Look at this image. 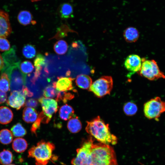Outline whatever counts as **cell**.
I'll list each match as a JSON object with an SVG mask.
<instances>
[{
  "label": "cell",
  "instance_id": "22",
  "mask_svg": "<svg viewBox=\"0 0 165 165\" xmlns=\"http://www.w3.org/2000/svg\"><path fill=\"white\" fill-rule=\"evenodd\" d=\"M13 140L12 132L7 129H3L0 131V142L7 145L11 143Z\"/></svg>",
  "mask_w": 165,
  "mask_h": 165
},
{
  "label": "cell",
  "instance_id": "39",
  "mask_svg": "<svg viewBox=\"0 0 165 165\" xmlns=\"http://www.w3.org/2000/svg\"><path fill=\"white\" fill-rule=\"evenodd\" d=\"M32 2H37L38 1H40L41 0H30Z\"/></svg>",
  "mask_w": 165,
  "mask_h": 165
},
{
  "label": "cell",
  "instance_id": "26",
  "mask_svg": "<svg viewBox=\"0 0 165 165\" xmlns=\"http://www.w3.org/2000/svg\"><path fill=\"white\" fill-rule=\"evenodd\" d=\"M11 130L13 135L16 137L24 136L27 133L25 129L20 123L13 126L11 128Z\"/></svg>",
  "mask_w": 165,
  "mask_h": 165
},
{
  "label": "cell",
  "instance_id": "1",
  "mask_svg": "<svg viewBox=\"0 0 165 165\" xmlns=\"http://www.w3.org/2000/svg\"><path fill=\"white\" fill-rule=\"evenodd\" d=\"M87 123L86 131L100 143L108 145L117 143V137L111 133L108 125L99 116L87 122Z\"/></svg>",
  "mask_w": 165,
  "mask_h": 165
},
{
  "label": "cell",
  "instance_id": "15",
  "mask_svg": "<svg viewBox=\"0 0 165 165\" xmlns=\"http://www.w3.org/2000/svg\"><path fill=\"white\" fill-rule=\"evenodd\" d=\"M92 82L91 77L84 74L78 75L75 80L77 85L79 87L84 89H89L92 83Z\"/></svg>",
  "mask_w": 165,
  "mask_h": 165
},
{
  "label": "cell",
  "instance_id": "29",
  "mask_svg": "<svg viewBox=\"0 0 165 165\" xmlns=\"http://www.w3.org/2000/svg\"><path fill=\"white\" fill-rule=\"evenodd\" d=\"M123 109L126 114L127 116H131L136 113L138 108L135 104L131 102H129L124 105Z\"/></svg>",
  "mask_w": 165,
  "mask_h": 165
},
{
  "label": "cell",
  "instance_id": "9",
  "mask_svg": "<svg viewBox=\"0 0 165 165\" xmlns=\"http://www.w3.org/2000/svg\"><path fill=\"white\" fill-rule=\"evenodd\" d=\"M26 97L21 91H13L11 92L7 103L12 108L19 109L24 105Z\"/></svg>",
  "mask_w": 165,
  "mask_h": 165
},
{
  "label": "cell",
  "instance_id": "5",
  "mask_svg": "<svg viewBox=\"0 0 165 165\" xmlns=\"http://www.w3.org/2000/svg\"><path fill=\"white\" fill-rule=\"evenodd\" d=\"M94 140L90 137L82 144L76 150V156L71 161L72 165H90L91 155Z\"/></svg>",
  "mask_w": 165,
  "mask_h": 165
},
{
  "label": "cell",
  "instance_id": "8",
  "mask_svg": "<svg viewBox=\"0 0 165 165\" xmlns=\"http://www.w3.org/2000/svg\"><path fill=\"white\" fill-rule=\"evenodd\" d=\"M41 104L43 114L51 119L53 115L57 110V101L53 99L41 97L38 99Z\"/></svg>",
  "mask_w": 165,
  "mask_h": 165
},
{
  "label": "cell",
  "instance_id": "19",
  "mask_svg": "<svg viewBox=\"0 0 165 165\" xmlns=\"http://www.w3.org/2000/svg\"><path fill=\"white\" fill-rule=\"evenodd\" d=\"M28 146L26 141L22 138L15 139L12 143L13 148L15 151L18 153L24 152L27 148Z\"/></svg>",
  "mask_w": 165,
  "mask_h": 165
},
{
  "label": "cell",
  "instance_id": "36",
  "mask_svg": "<svg viewBox=\"0 0 165 165\" xmlns=\"http://www.w3.org/2000/svg\"><path fill=\"white\" fill-rule=\"evenodd\" d=\"M7 95L4 92L0 90V104L4 103L7 101Z\"/></svg>",
  "mask_w": 165,
  "mask_h": 165
},
{
  "label": "cell",
  "instance_id": "34",
  "mask_svg": "<svg viewBox=\"0 0 165 165\" xmlns=\"http://www.w3.org/2000/svg\"><path fill=\"white\" fill-rule=\"evenodd\" d=\"M41 123H42V119L38 116L37 120L35 121L31 128V131L32 134L36 135V131L40 127Z\"/></svg>",
  "mask_w": 165,
  "mask_h": 165
},
{
  "label": "cell",
  "instance_id": "35",
  "mask_svg": "<svg viewBox=\"0 0 165 165\" xmlns=\"http://www.w3.org/2000/svg\"><path fill=\"white\" fill-rule=\"evenodd\" d=\"M38 102L35 99H30L28 100L25 103V105L29 107L35 108L38 105Z\"/></svg>",
  "mask_w": 165,
  "mask_h": 165
},
{
  "label": "cell",
  "instance_id": "37",
  "mask_svg": "<svg viewBox=\"0 0 165 165\" xmlns=\"http://www.w3.org/2000/svg\"><path fill=\"white\" fill-rule=\"evenodd\" d=\"M21 91L23 94L25 96L28 97H32L33 95V93L26 86H25Z\"/></svg>",
  "mask_w": 165,
  "mask_h": 165
},
{
  "label": "cell",
  "instance_id": "40",
  "mask_svg": "<svg viewBox=\"0 0 165 165\" xmlns=\"http://www.w3.org/2000/svg\"><path fill=\"white\" fill-rule=\"evenodd\" d=\"M15 165L13 164H9V165Z\"/></svg>",
  "mask_w": 165,
  "mask_h": 165
},
{
  "label": "cell",
  "instance_id": "2",
  "mask_svg": "<svg viewBox=\"0 0 165 165\" xmlns=\"http://www.w3.org/2000/svg\"><path fill=\"white\" fill-rule=\"evenodd\" d=\"M91 158L90 165H118L115 151L110 145L94 143Z\"/></svg>",
  "mask_w": 165,
  "mask_h": 165
},
{
  "label": "cell",
  "instance_id": "11",
  "mask_svg": "<svg viewBox=\"0 0 165 165\" xmlns=\"http://www.w3.org/2000/svg\"><path fill=\"white\" fill-rule=\"evenodd\" d=\"M11 32V28L8 14L0 10V37L6 38Z\"/></svg>",
  "mask_w": 165,
  "mask_h": 165
},
{
  "label": "cell",
  "instance_id": "25",
  "mask_svg": "<svg viewBox=\"0 0 165 165\" xmlns=\"http://www.w3.org/2000/svg\"><path fill=\"white\" fill-rule=\"evenodd\" d=\"M68 46L67 42L63 40L57 41L54 45V50L55 52L59 55H63L67 52Z\"/></svg>",
  "mask_w": 165,
  "mask_h": 165
},
{
  "label": "cell",
  "instance_id": "23",
  "mask_svg": "<svg viewBox=\"0 0 165 165\" xmlns=\"http://www.w3.org/2000/svg\"><path fill=\"white\" fill-rule=\"evenodd\" d=\"M13 160V154L10 151L4 149L0 152V163L2 165L10 164Z\"/></svg>",
  "mask_w": 165,
  "mask_h": 165
},
{
  "label": "cell",
  "instance_id": "7",
  "mask_svg": "<svg viewBox=\"0 0 165 165\" xmlns=\"http://www.w3.org/2000/svg\"><path fill=\"white\" fill-rule=\"evenodd\" d=\"M113 84V79L111 76H104L93 82L89 89L96 96L101 97L110 94Z\"/></svg>",
  "mask_w": 165,
  "mask_h": 165
},
{
  "label": "cell",
  "instance_id": "21",
  "mask_svg": "<svg viewBox=\"0 0 165 165\" xmlns=\"http://www.w3.org/2000/svg\"><path fill=\"white\" fill-rule=\"evenodd\" d=\"M32 18L31 13L27 10H23L20 12L17 16L19 22L24 25H27L31 23Z\"/></svg>",
  "mask_w": 165,
  "mask_h": 165
},
{
  "label": "cell",
  "instance_id": "6",
  "mask_svg": "<svg viewBox=\"0 0 165 165\" xmlns=\"http://www.w3.org/2000/svg\"><path fill=\"white\" fill-rule=\"evenodd\" d=\"M165 112V102L162 101L159 97L150 99L144 105V115L149 119H157Z\"/></svg>",
  "mask_w": 165,
  "mask_h": 165
},
{
  "label": "cell",
  "instance_id": "4",
  "mask_svg": "<svg viewBox=\"0 0 165 165\" xmlns=\"http://www.w3.org/2000/svg\"><path fill=\"white\" fill-rule=\"evenodd\" d=\"M141 68L138 72L141 76L150 80H155L160 78H165L164 73L161 72L154 60L141 59Z\"/></svg>",
  "mask_w": 165,
  "mask_h": 165
},
{
  "label": "cell",
  "instance_id": "20",
  "mask_svg": "<svg viewBox=\"0 0 165 165\" xmlns=\"http://www.w3.org/2000/svg\"><path fill=\"white\" fill-rule=\"evenodd\" d=\"M82 127L81 123L77 117L72 118L68 123V128L73 133L78 132L81 130Z\"/></svg>",
  "mask_w": 165,
  "mask_h": 165
},
{
  "label": "cell",
  "instance_id": "31",
  "mask_svg": "<svg viewBox=\"0 0 165 165\" xmlns=\"http://www.w3.org/2000/svg\"><path fill=\"white\" fill-rule=\"evenodd\" d=\"M74 97V95L70 93L58 91L56 99L57 101L61 100L64 103H66L68 101L72 99Z\"/></svg>",
  "mask_w": 165,
  "mask_h": 165
},
{
  "label": "cell",
  "instance_id": "30",
  "mask_svg": "<svg viewBox=\"0 0 165 165\" xmlns=\"http://www.w3.org/2000/svg\"><path fill=\"white\" fill-rule=\"evenodd\" d=\"M34 64L35 70L41 72L42 67L46 65L44 56L41 54H38L34 60Z\"/></svg>",
  "mask_w": 165,
  "mask_h": 165
},
{
  "label": "cell",
  "instance_id": "28",
  "mask_svg": "<svg viewBox=\"0 0 165 165\" xmlns=\"http://www.w3.org/2000/svg\"><path fill=\"white\" fill-rule=\"evenodd\" d=\"M20 69L25 76L28 75L32 72L34 67L31 63L29 61H25L21 63L20 66Z\"/></svg>",
  "mask_w": 165,
  "mask_h": 165
},
{
  "label": "cell",
  "instance_id": "27",
  "mask_svg": "<svg viewBox=\"0 0 165 165\" xmlns=\"http://www.w3.org/2000/svg\"><path fill=\"white\" fill-rule=\"evenodd\" d=\"M22 53L25 57L31 59L35 57L36 51L33 46L30 44H27L24 47Z\"/></svg>",
  "mask_w": 165,
  "mask_h": 165
},
{
  "label": "cell",
  "instance_id": "14",
  "mask_svg": "<svg viewBox=\"0 0 165 165\" xmlns=\"http://www.w3.org/2000/svg\"><path fill=\"white\" fill-rule=\"evenodd\" d=\"M13 114L8 107L2 106L0 107V123L6 124L10 123L13 119Z\"/></svg>",
  "mask_w": 165,
  "mask_h": 165
},
{
  "label": "cell",
  "instance_id": "3",
  "mask_svg": "<svg viewBox=\"0 0 165 165\" xmlns=\"http://www.w3.org/2000/svg\"><path fill=\"white\" fill-rule=\"evenodd\" d=\"M55 148L53 143L42 140L29 149L28 157L35 159L36 165H47L53 158H57L53 154Z\"/></svg>",
  "mask_w": 165,
  "mask_h": 165
},
{
  "label": "cell",
  "instance_id": "12",
  "mask_svg": "<svg viewBox=\"0 0 165 165\" xmlns=\"http://www.w3.org/2000/svg\"><path fill=\"white\" fill-rule=\"evenodd\" d=\"M72 79L70 77L58 78L56 82H54L53 85L57 90L65 92L74 90L73 86Z\"/></svg>",
  "mask_w": 165,
  "mask_h": 165
},
{
  "label": "cell",
  "instance_id": "16",
  "mask_svg": "<svg viewBox=\"0 0 165 165\" xmlns=\"http://www.w3.org/2000/svg\"><path fill=\"white\" fill-rule=\"evenodd\" d=\"M123 36L127 42H135L139 38V33L135 28L129 27L124 31Z\"/></svg>",
  "mask_w": 165,
  "mask_h": 165
},
{
  "label": "cell",
  "instance_id": "10",
  "mask_svg": "<svg viewBox=\"0 0 165 165\" xmlns=\"http://www.w3.org/2000/svg\"><path fill=\"white\" fill-rule=\"evenodd\" d=\"M141 59L139 56L131 54L126 58L124 62V66L130 72H138L141 68Z\"/></svg>",
  "mask_w": 165,
  "mask_h": 165
},
{
  "label": "cell",
  "instance_id": "38",
  "mask_svg": "<svg viewBox=\"0 0 165 165\" xmlns=\"http://www.w3.org/2000/svg\"><path fill=\"white\" fill-rule=\"evenodd\" d=\"M4 66V62L2 57L0 54V71Z\"/></svg>",
  "mask_w": 165,
  "mask_h": 165
},
{
  "label": "cell",
  "instance_id": "32",
  "mask_svg": "<svg viewBox=\"0 0 165 165\" xmlns=\"http://www.w3.org/2000/svg\"><path fill=\"white\" fill-rule=\"evenodd\" d=\"M58 91L53 85H49L44 89L43 94L46 98H56Z\"/></svg>",
  "mask_w": 165,
  "mask_h": 165
},
{
  "label": "cell",
  "instance_id": "18",
  "mask_svg": "<svg viewBox=\"0 0 165 165\" xmlns=\"http://www.w3.org/2000/svg\"><path fill=\"white\" fill-rule=\"evenodd\" d=\"M74 111L73 108L67 104L62 106L60 109L59 115L60 118L67 120L73 116Z\"/></svg>",
  "mask_w": 165,
  "mask_h": 165
},
{
  "label": "cell",
  "instance_id": "24",
  "mask_svg": "<svg viewBox=\"0 0 165 165\" xmlns=\"http://www.w3.org/2000/svg\"><path fill=\"white\" fill-rule=\"evenodd\" d=\"M0 90L6 92L10 90V81L8 75L2 73L0 78Z\"/></svg>",
  "mask_w": 165,
  "mask_h": 165
},
{
  "label": "cell",
  "instance_id": "17",
  "mask_svg": "<svg viewBox=\"0 0 165 165\" xmlns=\"http://www.w3.org/2000/svg\"><path fill=\"white\" fill-rule=\"evenodd\" d=\"M38 113L37 111L34 108L25 107L23 112V119L24 120L28 123H31L35 122L37 119Z\"/></svg>",
  "mask_w": 165,
  "mask_h": 165
},
{
  "label": "cell",
  "instance_id": "13",
  "mask_svg": "<svg viewBox=\"0 0 165 165\" xmlns=\"http://www.w3.org/2000/svg\"><path fill=\"white\" fill-rule=\"evenodd\" d=\"M57 11L62 19H66L74 17L73 6L68 2H64L60 4Z\"/></svg>",
  "mask_w": 165,
  "mask_h": 165
},
{
  "label": "cell",
  "instance_id": "33",
  "mask_svg": "<svg viewBox=\"0 0 165 165\" xmlns=\"http://www.w3.org/2000/svg\"><path fill=\"white\" fill-rule=\"evenodd\" d=\"M10 47L9 41L5 38L0 37V50L4 51L8 50Z\"/></svg>",
  "mask_w": 165,
  "mask_h": 165
}]
</instances>
